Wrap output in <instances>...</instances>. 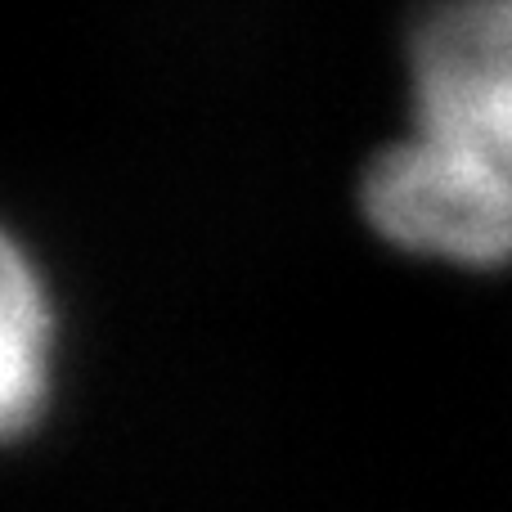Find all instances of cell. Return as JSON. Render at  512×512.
<instances>
[{
  "label": "cell",
  "instance_id": "1",
  "mask_svg": "<svg viewBox=\"0 0 512 512\" xmlns=\"http://www.w3.org/2000/svg\"><path fill=\"white\" fill-rule=\"evenodd\" d=\"M409 81V135L364 176L373 230L436 261L512 265V0H436Z\"/></svg>",
  "mask_w": 512,
  "mask_h": 512
},
{
  "label": "cell",
  "instance_id": "2",
  "mask_svg": "<svg viewBox=\"0 0 512 512\" xmlns=\"http://www.w3.org/2000/svg\"><path fill=\"white\" fill-rule=\"evenodd\" d=\"M50 351L54 319L41 274L27 256L9 243L5 248V283H0V414L9 432L36 423L50 387Z\"/></svg>",
  "mask_w": 512,
  "mask_h": 512
}]
</instances>
